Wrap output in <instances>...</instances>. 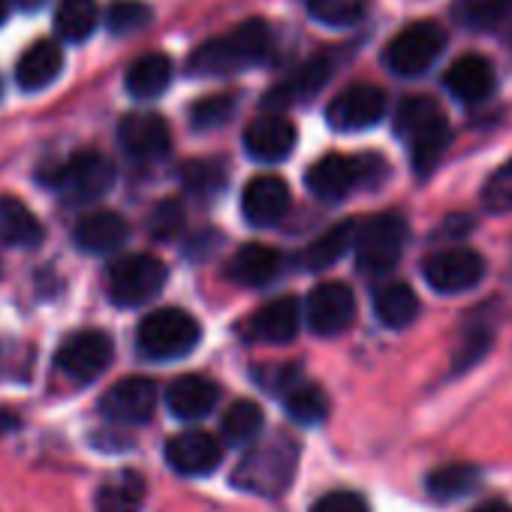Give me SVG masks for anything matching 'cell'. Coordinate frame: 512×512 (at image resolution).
Wrapping results in <instances>:
<instances>
[{"label":"cell","instance_id":"cell-44","mask_svg":"<svg viewBox=\"0 0 512 512\" xmlns=\"http://www.w3.org/2000/svg\"><path fill=\"white\" fill-rule=\"evenodd\" d=\"M464 344V350L458 353V359H455V368H467V365H473L488 347H491V332L488 329H476V332H467V338L461 341Z\"/></svg>","mask_w":512,"mask_h":512},{"label":"cell","instance_id":"cell-37","mask_svg":"<svg viewBox=\"0 0 512 512\" xmlns=\"http://www.w3.org/2000/svg\"><path fill=\"white\" fill-rule=\"evenodd\" d=\"M455 10H458V19H461L467 28L482 31V28L500 25V22L509 16L512 0H458Z\"/></svg>","mask_w":512,"mask_h":512},{"label":"cell","instance_id":"cell-17","mask_svg":"<svg viewBox=\"0 0 512 512\" xmlns=\"http://www.w3.org/2000/svg\"><path fill=\"white\" fill-rule=\"evenodd\" d=\"M290 187L278 175H256L241 193V214L250 226H275L290 211Z\"/></svg>","mask_w":512,"mask_h":512},{"label":"cell","instance_id":"cell-3","mask_svg":"<svg viewBox=\"0 0 512 512\" xmlns=\"http://www.w3.org/2000/svg\"><path fill=\"white\" fill-rule=\"evenodd\" d=\"M296 458H299V446L284 437L275 434L272 440L253 446L235 467L232 473V485L241 491H253V494H281L293 473H296Z\"/></svg>","mask_w":512,"mask_h":512},{"label":"cell","instance_id":"cell-23","mask_svg":"<svg viewBox=\"0 0 512 512\" xmlns=\"http://www.w3.org/2000/svg\"><path fill=\"white\" fill-rule=\"evenodd\" d=\"M220 401V386L202 374H184L169 383L166 389V407L181 422L205 419Z\"/></svg>","mask_w":512,"mask_h":512},{"label":"cell","instance_id":"cell-1","mask_svg":"<svg viewBox=\"0 0 512 512\" xmlns=\"http://www.w3.org/2000/svg\"><path fill=\"white\" fill-rule=\"evenodd\" d=\"M269 52H272L269 25L263 19H247L235 25L229 34L202 43L187 61V73L190 76H229L235 70L263 64Z\"/></svg>","mask_w":512,"mask_h":512},{"label":"cell","instance_id":"cell-43","mask_svg":"<svg viewBox=\"0 0 512 512\" xmlns=\"http://www.w3.org/2000/svg\"><path fill=\"white\" fill-rule=\"evenodd\" d=\"M256 380H260L269 392H281V398H284L293 386L302 383V371L296 365H272L256 374Z\"/></svg>","mask_w":512,"mask_h":512},{"label":"cell","instance_id":"cell-5","mask_svg":"<svg viewBox=\"0 0 512 512\" xmlns=\"http://www.w3.org/2000/svg\"><path fill=\"white\" fill-rule=\"evenodd\" d=\"M46 184L58 193L64 205L82 208L103 199L115 187V166L100 151H79L52 175H46Z\"/></svg>","mask_w":512,"mask_h":512},{"label":"cell","instance_id":"cell-40","mask_svg":"<svg viewBox=\"0 0 512 512\" xmlns=\"http://www.w3.org/2000/svg\"><path fill=\"white\" fill-rule=\"evenodd\" d=\"M184 229V205L178 199H163L148 214V232L157 241H169Z\"/></svg>","mask_w":512,"mask_h":512},{"label":"cell","instance_id":"cell-4","mask_svg":"<svg viewBox=\"0 0 512 512\" xmlns=\"http://www.w3.org/2000/svg\"><path fill=\"white\" fill-rule=\"evenodd\" d=\"M202 326L184 308L151 311L136 329V350L151 362H175L196 350Z\"/></svg>","mask_w":512,"mask_h":512},{"label":"cell","instance_id":"cell-31","mask_svg":"<svg viewBox=\"0 0 512 512\" xmlns=\"http://www.w3.org/2000/svg\"><path fill=\"white\" fill-rule=\"evenodd\" d=\"M266 428V416H263V407L256 401H235L226 413H223V422H220V434L229 446H250L260 440Z\"/></svg>","mask_w":512,"mask_h":512},{"label":"cell","instance_id":"cell-15","mask_svg":"<svg viewBox=\"0 0 512 512\" xmlns=\"http://www.w3.org/2000/svg\"><path fill=\"white\" fill-rule=\"evenodd\" d=\"M118 142L127 157L133 160H160L172 148V133L169 124L154 115V112H130L118 124Z\"/></svg>","mask_w":512,"mask_h":512},{"label":"cell","instance_id":"cell-46","mask_svg":"<svg viewBox=\"0 0 512 512\" xmlns=\"http://www.w3.org/2000/svg\"><path fill=\"white\" fill-rule=\"evenodd\" d=\"M19 425H22V419H19V416H13V413H7V410H0V434L16 431Z\"/></svg>","mask_w":512,"mask_h":512},{"label":"cell","instance_id":"cell-10","mask_svg":"<svg viewBox=\"0 0 512 512\" xmlns=\"http://www.w3.org/2000/svg\"><path fill=\"white\" fill-rule=\"evenodd\" d=\"M115 347L112 338L100 329L73 332L55 353V365L73 383H94L112 365Z\"/></svg>","mask_w":512,"mask_h":512},{"label":"cell","instance_id":"cell-41","mask_svg":"<svg viewBox=\"0 0 512 512\" xmlns=\"http://www.w3.org/2000/svg\"><path fill=\"white\" fill-rule=\"evenodd\" d=\"M482 205L488 211H494V214L512 211V157L497 172H491V178L485 181V187H482Z\"/></svg>","mask_w":512,"mask_h":512},{"label":"cell","instance_id":"cell-34","mask_svg":"<svg viewBox=\"0 0 512 512\" xmlns=\"http://www.w3.org/2000/svg\"><path fill=\"white\" fill-rule=\"evenodd\" d=\"M479 479H482L479 467L455 461V464H443L428 473V491L440 500H458V497L470 494L479 485Z\"/></svg>","mask_w":512,"mask_h":512},{"label":"cell","instance_id":"cell-19","mask_svg":"<svg viewBox=\"0 0 512 512\" xmlns=\"http://www.w3.org/2000/svg\"><path fill=\"white\" fill-rule=\"evenodd\" d=\"M299 326H302V305L299 299L284 296L256 311L247 320L244 335L253 344H290L299 335Z\"/></svg>","mask_w":512,"mask_h":512},{"label":"cell","instance_id":"cell-9","mask_svg":"<svg viewBox=\"0 0 512 512\" xmlns=\"http://www.w3.org/2000/svg\"><path fill=\"white\" fill-rule=\"evenodd\" d=\"M446 34L434 22H416L404 28L386 49L383 61L398 76H422L443 55Z\"/></svg>","mask_w":512,"mask_h":512},{"label":"cell","instance_id":"cell-22","mask_svg":"<svg viewBox=\"0 0 512 512\" xmlns=\"http://www.w3.org/2000/svg\"><path fill=\"white\" fill-rule=\"evenodd\" d=\"M332 73H335V64H332L329 55H317V58L305 61L290 79L278 82V85L266 94V109H275V112H278V109H287V106H293V103L311 100L314 94L323 91V85L332 79Z\"/></svg>","mask_w":512,"mask_h":512},{"label":"cell","instance_id":"cell-29","mask_svg":"<svg viewBox=\"0 0 512 512\" xmlns=\"http://www.w3.org/2000/svg\"><path fill=\"white\" fill-rule=\"evenodd\" d=\"M374 314L386 329H407L419 314V296L404 281H389L374 293Z\"/></svg>","mask_w":512,"mask_h":512},{"label":"cell","instance_id":"cell-47","mask_svg":"<svg viewBox=\"0 0 512 512\" xmlns=\"http://www.w3.org/2000/svg\"><path fill=\"white\" fill-rule=\"evenodd\" d=\"M10 4H16V10H22V13H37L46 0H10Z\"/></svg>","mask_w":512,"mask_h":512},{"label":"cell","instance_id":"cell-27","mask_svg":"<svg viewBox=\"0 0 512 512\" xmlns=\"http://www.w3.org/2000/svg\"><path fill=\"white\" fill-rule=\"evenodd\" d=\"M43 238V220L19 196H0V241L10 247H37Z\"/></svg>","mask_w":512,"mask_h":512},{"label":"cell","instance_id":"cell-12","mask_svg":"<svg viewBox=\"0 0 512 512\" xmlns=\"http://www.w3.org/2000/svg\"><path fill=\"white\" fill-rule=\"evenodd\" d=\"M305 320L314 335L320 338H335L347 332L356 320V296L347 284L341 281H326L317 284L308 296L305 305Z\"/></svg>","mask_w":512,"mask_h":512},{"label":"cell","instance_id":"cell-14","mask_svg":"<svg viewBox=\"0 0 512 512\" xmlns=\"http://www.w3.org/2000/svg\"><path fill=\"white\" fill-rule=\"evenodd\" d=\"M154 407L157 383L148 377H124L100 398V413L118 425H142L154 416Z\"/></svg>","mask_w":512,"mask_h":512},{"label":"cell","instance_id":"cell-42","mask_svg":"<svg viewBox=\"0 0 512 512\" xmlns=\"http://www.w3.org/2000/svg\"><path fill=\"white\" fill-rule=\"evenodd\" d=\"M311 512H368V503L356 491H329L311 506Z\"/></svg>","mask_w":512,"mask_h":512},{"label":"cell","instance_id":"cell-21","mask_svg":"<svg viewBox=\"0 0 512 512\" xmlns=\"http://www.w3.org/2000/svg\"><path fill=\"white\" fill-rule=\"evenodd\" d=\"M443 85L461 103H482L494 94L497 73L488 58L470 52V55H461L458 61H452V67L443 73Z\"/></svg>","mask_w":512,"mask_h":512},{"label":"cell","instance_id":"cell-28","mask_svg":"<svg viewBox=\"0 0 512 512\" xmlns=\"http://www.w3.org/2000/svg\"><path fill=\"white\" fill-rule=\"evenodd\" d=\"M172 82V61L163 52H148L136 58L124 76V88L136 100H154L160 97Z\"/></svg>","mask_w":512,"mask_h":512},{"label":"cell","instance_id":"cell-26","mask_svg":"<svg viewBox=\"0 0 512 512\" xmlns=\"http://www.w3.org/2000/svg\"><path fill=\"white\" fill-rule=\"evenodd\" d=\"M356 232H359V220L350 217V220L335 223V226L326 229L323 235H317V238L302 250V256H299L302 269H308V272L332 269L350 247H356Z\"/></svg>","mask_w":512,"mask_h":512},{"label":"cell","instance_id":"cell-48","mask_svg":"<svg viewBox=\"0 0 512 512\" xmlns=\"http://www.w3.org/2000/svg\"><path fill=\"white\" fill-rule=\"evenodd\" d=\"M7 16H10V0H0V25L7 22Z\"/></svg>","mask_w":512,"mask_h":512},{"label":"cell","instance_id":"cell-6","mask_svg":"<svg viewBox=\"0 0 512 512\" xmlns=\"http://www.w3.org/2000/svg\"><path fill=\"white\" fill-rule=\"evenodd\" d=\"M386 172L383 160L377 154L368 157H347V154H326L323 160H317L308 175L305 184L317 199L326 202H341L347 199L359 184H371L374 178H380Z\"/></svg>","mask_w":512,"mask_h":512},{"label":"cell","instance_id":"cell-36","mask_svg":"<svg viewBox=\"0 0 512 512\" xmlns=\"http://www.w3.org/2000/svg\"><path fill=\"white\" fill-rule=\"evenodd\" d=\"M308 10L326 28H350L368 16L371 0H308Z\"/></svg>","mask_w":512,"mask_h":512},{"label":"cell","instance_id":"cell-16","mask_svg":"<svg viewBox=\"0 0 512 512\" xmlns=\"http://www.w3.org/2000/svg\"><path fill=\"white\" fill-rule=\"evenodd\" d=\"M166 464L181 473V476H208L217 470L223 449L217 443V437L205 434V431H184L175 434L166 443Z\"/></svg>","mask_w":512,"mask_h":512},{"label":"cell","instance_id":"cell-32","mask_svg":"<svg viewBox=\"0 0 512 512\" xmlns=\"http://www.w3.org/2000/svg\"><path fill=\"white\" fill-rule=\"evenodd\" d=\"M100 22L97 0H61L55 10V34L67 43H85Z\"/></svg>","mask_w":512,"mask_h":512},{"label":"cell","instance_id":"cell-20","mask_svg":"<svg viewBox=\"0 0 512 512\" xmlns=\"http://www.w3.org/2000/svg\"><path fill=\"white\" fill-rule=\"evenodd\" d=\"M284 269V253L272 244L250 241L232 253L226 263V278L241 284V287H266L272 284Z\"/></svg>","mask_w":512,"mask_h":512},{"label":"cell","instance_id":"cell-7","mask_svg":"<svg viewBox=\"0 0 512 512\" xmlns=\"http://www.w3.org/2000/svg\"><path fill=\"white\" fill-rule=\"evenodd\" d=\"M407 244V220L398 211H383L359 223L356 232V266L380 275L395 269Z\"/></svg>","mask_w":512,"mask_h":512},{"label":"cell","instance_id":"cell-8","mask_svg":"<svg viewBox=\"0 0 512 512\" xmlns=\"http://www.w3.org/2000/svg\"><path fill=\"white\" fill-rule=\"evenodd\" d=\"M166 266L151 253H130L121 256L109 269V299L118 308H139L151 302L166 287Z\"/></svg>","mask_w":512,"mask_h":512},{"label":"cell","instance_id":"cell-45","mask_svg":"<svg viewBox=\"0 0 512 512\" xmlns=\"http://www.w3.org/2000/svg\"><path fill=\"white\" fill-rule=\"evenodd\" d=\"M470 512H512V506H509L506 500L494 497V500H485V503H479V506H476V509H470Z\"/></svg>","mask_w":512,"mask_h":512},{"label":"cell","instance_id":"cell-49","mask_svg":"<svg viewBox=\"0 0 512 512\" xmlns=\"http://www.w3.org/2000/svg\"><path fill=\"white\" fill-rule=\"evenodd\" d=\"M0 100H4V82H0Z\"/></svg>","mask_w":512,"mask_h":512},{"label":"cell","instance_id":"cell-2","mask_svg":"<svg viewBox=\"0 0 512 512\" xmlns=\"http://www.w3.org/2000/svg\"><path fill=\"white\" fill-rule=\"evenodd\" d=\"M395 133L401 136V142L410 151V163L416 169V175H428L443 151L452 142V130L449 121L443 115V109L437 106V100L431 97H407L398 112H395Z\"/></svg>","mask_w":512,"mask_h":512},{"label":"cell","instance_id":"cell-35","mask_svg":"<svg viewBox=\"0 0 512 512\" xmlns=\"http://www.w3.org/2000/svg\"><path fill=\"white\" fill-rule=\"evenodd\" d=\"M178 175L184 190L199 199H211L226 187V169L217 160H187Z\"/></svg>","mask_w":512,"mask_h":512},{"label":"cell","instance_id":"cell-33","mask_svg":"<svg viewBox=\"0 0 512 512\" xmlns=\"http://www.w3.org/2000/svg\"><path fill=\"white\" fill-rule=\"evenodd\" d=\"M284 410L299 425H320L329 416V395L317 383H299L284 395Z\"/></svg>","mask_w":512,"mask_h":512},{"label":"cell","instance_id":"cell-30","mask_svg":"<svg viewBox=\"0 0 512 512\" xmlns=\"http://www.w3.org/2000/svg\"><path fill=\"white\" fill-rule=\"evenodd\" d=\"M145 503V479L136 470L112 473L97 491V512H139Z\"/></svg>","mask_w":512,"mask_h":512},{"label":"cell","instance_id":"cell-18","mask_svg":"<svg viewBox=\"0 0 512 512\" xmlns=\"http://www.w3.org/2000/svg\"><path fill=\"white\" fill-rule=\"evenodd\" d=\"M299 142V130L293 121H287L284 115H263L256 118L247 133H244V151L260 160V163H281L293 154Z\"/></svg>","mask_w":512,"mask_h":512},{"label":"cell","instance_id":"cell-25","mask_svg":"<svg viewBox=\"0 0 512 512\" xmlns=\"http://www.w3.org/2000/svg\"><path fill=\"white\" fill-rule=\"evenodd\" d=\"M127 235H130V226L115 211H91L73 229V238H76L79 250L94 253V256L118 250L127 241Z\"/></svg>","mask_w":512,"mask_h":512},{"label":"cell","instance_id":"cell-24","mask_svg":"<svg viewBox=\"0 0 512 512\" xmlns=\"http://www.w3.org/2000/svg\"><path fill=\"white\" fill-rule=\"evenodd\" d=\"M64 73V49L55 40L31 43L16 64V85L28 94L49 88Z\"/></svg>","mask_w":512,"mask_h":512},{"label":"cell","instance_id":"cell-11","mask_svg":"<svg viewBox=\"0 0 512 512\" xmlns=\"http://www.w3.org/2000/svg\"><path fill=\"white\" fill-rule=\"evenodd\" d=\"M422 275L434 293L455 296L479 287V281L485 278V260L473 247H449L428 256Z\"/></svg>","mask_w":512,"mask_h":512},{"label":"cell","instance_id":"cell-38","mask_svg":"<svg viewBox=\"0 0 512 512\" xmlns=\"http://www.w3.org/2000/svg\"><path fill=\"white\" fill-rule=\"evenodd\" d=\"M151 22V7L142 0H112L106 13V25L115 37H130Z\"/></svg>","mask_w":512,"mask_h":512},{"label":"cell","instance_id":"cell-39","mask_svg":"<svg viewBox=\"0 0 512 512\" xmlns=\"http://www.w3.org/2000/svg\"><path fill=\"white\" fill-rule=\"evenodd\" d=\"M235 112V94H208L193 103L190 109V124L193 130H214L226 124Z\"/></svg>","mask_w":512,"mask_h":512},{"label":"cell","instance_id":"cell-13","mask_svg":"<svg viewBox=\"0 0 512 512\" xmlns=\"http://www.w3.org/2000/svg\"><path fill=\"white\" fill-rule=\"evenodd\" d=\"M383 115H386V94L374 85H350L326 109L329 127L341 133L368 130L380 124Z\"/></svg>","mask_w":512,"mask_h":512}]
</instances>
